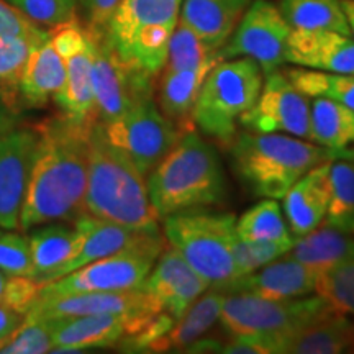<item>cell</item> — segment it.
I'll list each match as a JSON object with an SVG mask.
<instances>
[{
    "instance_id": "d6986e66",
    "label": "cell",
    "mask_w": 354,
    "mask_h": 354,
    "mask_svg": "<svg viewBox=\"0 0 354 354\" xmlns=\"http://www.w3.org/2000/svg\"><path fill=\"white\" fill-rule=\"evenodd\" d=\"M315 281L317 274L308 266L284 254L253 272L232 279L220 290L246 292L263 299H297L315 292Z\"/></svg>"
},
{
    "instance_id": "4316f807",
    "label": "cell",
    "mask_w": 354,
    "mask_h": 354,
    "mask_svg": "<svg viewBox=\"0 0 354 354\" xmlns=\"http://www.w3.org/2000/svg\"><path fill=\"white\" fill-rule=\"evenodd\" d=\"M66 79L59 92L53 97L63 113L77 120H97L92 87V46H86L64 57Z\"/></svg>"
},
{
    "instance_id": "681fc988",
    "label": "cell",
    "mask_w": 354,
    "mask_h": 354,
    "mask_svg": "<svg viewBox=\"0 0 354 354\" xmlns=\"http://www.w3.org/2000/svg\"><path fill=\"white\" fill-rule=\"evenodd\" d=\"M8 342V339H0V348H2L3 346V344H6Z\"/></svg>"
},
{
    "instance_id": "60d3db41",
    "label": "cell",
    "mask_w": 354,
    "mask_h": 354,
    "mask_svg": "<svg viewBox=\"0 0 354 354\" xmlns=\"http://www.w3.org/2000/svg\"><path fill=\"white\" fill-rule=\"evenodd\" d=\"M38 25L51 26L76 20L77 0H7Z\"/></svg>"
},
{
    "instance_id": "f907efd6",
    "label": "cell",
    "mask_w": 354,
    "mask_h": 354,
    "mask_svg": "<svg viewBox=\"0 0 354 354\" xmlns=\"http://www.w3.org/2000/svg\"><path fill=\"white\" fill-rule=\"evenodd\" d=\"M81 2H84V0H81Z\"/></svg>"
},
{
    "instance_id": "ac0fdd59",
    "label": "cell",
    "mask_w": 354,
    "mask_h": 354,
    "mask_svg": "<svg viewBox=\"0 0 354 354\" xmlns=\"http://www.w3.org/2000/svg\"><path fill=\"white\" fill-rule=\"evenodd\" d=\"M209 287V282L194 271L192 266L171 245L162 250L156 266H153L143 282V289L149 297L176 322Z\"/></svg>"
},
{
    "instance_id": "277c9868",
    "label": "cell",
    "mask_w": 354,
    "mask_h": 354,
    "mask_svg": "<svg viewBox=\"0 0 354 354\" xmlns=\"http://www.w3.org/2000/svg\"><path fill=\"white\" fill-rule=\"evenodd\" d=\"M230 151L234 171L251 192L276 201L310 169L335 159L320 145L281 133H236Z\"/></svg>"
},
{
    "instance_id": "3957f363",
    "label": "cell",
    "mask_w": 354,
    "mask_h": 354,
    "mask_svg": "<svg viewBox=\"0 0 354 354\" xmlns=\"http://www.w3.org/2000/svg\"><path fill=\"white\" fill-rule=\"evenodd\" d=\"M148 194L159 218L177 212L214 205L225 198V172L215 148L185 131L174 148L149 172Z\"/></svg>"
},
{
    "instance_id": "30bf717a",
    "label": "cell",
    "mask_w": 354,
    "mask_h": 354,
    "mask_svg": "<svg viewBox=\"0 0 354 354\" xmlns=\"http://www.w3.org/2000/svg\"><path fill=\"white\" fill-rule=\"evenodd\" d=\"M102 128L110 143L120 148L145 177L184 135L161 113L154 99L141 102L115 120L102 123Z\"/></svg>"
},
{
    "instance_id": "74e56055",
    "label": "cell",
    "mask_w": 354,
    "mask_h": 354,
    "mask_svg": "<svg viewBox=\"0 0 354 354\" xmlns=\"http://www.w3.org/2000/svg\"><path fill=\"white\" fill-rule=\"evenodd\" d=\"M53 349V322L25 317L20 328L0 348L2 354H44Z\"/></svg>"
},
{
    "instance_id": "52a82bcc",
    "label": "cell",
    "mask_w": 354,
    "mask_h": 354,
    "mask_svg": "<svg viewBox=\"0 0 354 354\" xmlns=\"http://www.w3.org/2000/svg\"><path fill=\"white\" fill-rule=\"evenodd\" d=\"M165 236L210 286L223 287L236 277L233 243L236 216L227 212L189 209L166 216Z\"/></svg>"
},
{
    "instance_id": "7a4b0ae2",
    "label": "cell",
    "mask_w": 354,
    "mask_h": 354,
    "mask_svg": "<svg viewBox=\"0 0 354 354\" xmlns=\"http://www.w3.org/2000/svg\"><path fill=\"white\" fill-rule=\"evenodd\" d=\"M82 215L131 228L159 230V216L149 201L145 176L120 148L110 143L99 120L92 127L88 141Z\"/></svg>"
},
{
    "instance_id": "44dd1931",
    "label": "cell",
    "mask_w": 354,
    "mask_h": 354,
    "mask_svg": "<svg viewBox=\"0 0 354 354\" xmlns=\"http://www.w3.org/2000/svg\"><path fill=\"white\" fill-rule=\"evenodd\" d=\"M330 165L322 162L304 174L284 197L287 223L295 238L304 236L325 221L330 202Z\"/></svg>"
},
{
    "instance_id": "484cf974",
    "label": "cell",
    "mask_w": 354,
    "mask_h": 354,
    "mask_svg": "<svg viewBox=\"0 0 354 354\" xmlns=\"http://www.w3.org/2000/svg\"><path fill=\"white\" fill-rule=\"evenodd\" d=\"M310 140L328 149L335 159L354 161V112L335 100L313 99Z\"/></svg>"
},
{
    "instance_id": "7402d4cb",
    "label": "cell",
    "mask_w": 354,
    "mask_h": 354,
    "mask_svg": "<svg viewBox=\"0 0 354 354\" xmlns=\"http://www.w3.org/2000/svg\"><path fill=\"white\" fill-rule=\"evenodd\" d=\"M66 79V64L50 39L30 53L19 82V104L41 109L53 99Z\"/></svg>"
},
{
    "instance_id": "7c38bea8",
    "label": "cell",
    "mask_w": 354,
    "mask_h": 354,
    "mask_svg": "<svg viewBox=\"0 0 354 354\" xmlns=\"http://www.w3.org/2000/svg\"><path fill=\"white\" fill-rule=\"evenodd\" d=\"M158 258V253L149 251H127L92 261L76 271L44 284L39 290V297L138 289L151 272Z\"/></svg>"
},
{
    "instance_id": "9c48e42d",
    "label": "cell",
    "mask_w": 354,
    "mask_h": 354,
    "mask_svg": "<svg viewBox=\"0 0 354 354\" xmlns=\"http://www.w3.org/2000/svg\"><path fill=\"white\" fill-rule=\"evenodd\" d=\"M92 46V87L95 117L102 123L115 120L141 102L154 99L156 77L133 68L118 56L104 28L87 26Z\"/></svg>"
},
{
    "instance_id": "6da1fadb",
    "label": "cell",
    "mask_w": 354,
    "mask_h": 354,
    "mask_svg": "<svg viewBox=\"0 0 354 354\" xmlns=\"http://www.w3.org/2000/svg\"><path fill=\"white\" fill-rule=\"evenodd\" d=\"M97 120L61 113L35 127L37 153L20 212L19 230H32L82 215L87 185L88 141Z\"/></svg>"
},
{
    "instance_id": "c3c4849f",
    "label": "cell",
    "mask_w": 354,
    "mask_h": 354,
    "mask_svg": "<svg viewBox=\"0 0 354 354\" xmlns=\"http://www.w3.org/2000/svg\"><path fill=\"white\" fill-rule=\"evenodd\" d=\"M7 279L8 276L6 272L0 271V304H2V299H3V292H6V286H7Z\"/></svg>"
},
{
    "instance_id": "2e32d148",
    "label": "cell",
    "mask_w": 354,
    "mask_h": 354,
    "mask_svg": "<svg viewBox=\"0 0 354 354\" xmlns=\"http://www.w3.org/2000/svg\"><path fill=\"white\" fill-rule=\"evenodd\" d=\"M37 143L35 128L15 127L0 136V228L19 230Z\"/></svg>"
},
{
    "instance_id": "d6a6232c",
    "label": "cell",
    "mask_w": 354,
    "mask_h": 354,
    "mask_svg": "<svg viewBox=\"0 0 354 354\" xmlns=\"http://www.w3.org/2000/svg\"><path fill=\"white\" fill-rule=\"evenodd\" d=\"M325 225L354 236V161L333 159L330 165V202Z\"/></svg>"
},
{
    "instance_id": "4fadbf2b",
    "label": "cell",
    "mask_w": 354,
    "mask_h": 354,
    "mask_svg": "<svg viewBox=\"0 0 354 354\" xmlns=\"http://www.w3.org/2000/svg\"><path fill=\"white\" fill-rule=\"evenodd\" d=\"M74 228L79 232L76 253L63 268L53 274L50 282L76 271L92 261L127 253V251H149V253L161 254L166 248L161 230L131 228L91 215L77 216Z\"/></svg>"
},
{
    "instance_id": "83f0119b",
    "label": "cell",
    "mask_w": 354,
    "mask_h": 354,
    "mask_svg": "<svg viewBox=\"0 0 354 354\" xmlns=\"http://www.w3.org/2000/svg\"><path fill=\"white\" fill-rule=\"evenodd\" d=\"M225 294L220 289H212L201 295L190 305L176 325L149 348L148 353H166L172 349L187 348L218 322Z\"/></svg>"
},
{
    "instance_id": "f1b7e54d",
    "label": "cell",
    "mask_w": 354,
    "mask_h": 354,
    "mask_svg": "<svg viewBox=\"0 0 354 354\" xmlns=\"http://www.w3.org/2000/svg\"><path fill=\"white\" fill-rule=\"evenodd\" d=\"M33 279L48 284L53 274L73 258L79 246V232L66 225H48L28 236Z\"/></svg>"
},
{
    "instance_id": "7bdbcfd3",
    "label": "cell",
    "mask_w": 354,
    "mask_h": 354,
    "mask_svg": "<svg viewBox=\"0 0 354 354\" xmlns=\"http://www.w3.org/2000/svg\"><path fill=\"white\" fill-rule=\"evenodd\" d=\"M43 284L26 276H8L2 304L15 312L26 315L32 308L35 300L38 299Z\"/></svg>"
},
{
    "instance_id": "5b68a950",
    "label": "cell",
    "mask_w": 354,
    "mask_h": 354,
    "mask_svg": "<svg viewBox=\"0 0 354 354\" xmlns=\"http://www.w3.org/2000/svg\"><path fill=\"white\" fill-rule=\"evenodd\" d=\"M183 0H120L105 32L125 63L156 77L167 63Z\"/></svg>"
},
{
    "instance_id": "e0dca14e",
    "label": "cell",
    "mask_w": 354,
    "mask_h": 354,
    "mask_svg": "<svg viewBox=\"0 0 354 354\" xmlns=\"http://www.w3.org/2000/svg\"><path fill=\"white\" fill-rule=\"evenodd\" d=\"M161 313V312H159ZM154 315L130 317L117 313H95V315L51 318L53 353H74L87 348L115 346L127 336L143 328Z\"/></svg>"
},
{
    "instance_id": "5bb4252c",
    "label": "cell",
    "mask_w": 354,
    "mask_h": 354,
    "mask_svg": "<svg viewBox=\"0 0 354 354\" xmlns=\"http://www.w3.org/2000/svg\"><path fill=\"white\" fill-rule=\"evenodd\" d=\"M254 105L241 115L240 125L253 133H289L310 140V104L282 71L266 74Z\"/></svg>"
},
{
    "instance_id": "b9f144b4",
    "label": "cell",
    "mask_w": 354,
    "mask_h": 354,
    "mask_svg": "<svg viewBox=\"0 0 354 354\" xmlns=\"http://www.w3.org/2000/svg\"><path fill=\"white\" fill-rule=\"evenodd\" d=\"M0 271L7 276L33 277L28 236L19 233H0Z\"/></svg>"
},
{
    "instance_id": "e575fe53",
    "label": "cell",
    "mask_w": 354,
    "mask_h": 354,
    "mask_svg": "<svg viewBox=\"0 0 354 354\" xmlns=\"http://www.w3.org/2000/svg\"><path fill=\"white\" fill-rule=\"evenodd\" d=\"M220 61L218 50L203 41L185 21L179 19L172 32L165 68L174 71L212 69Z\"/></svg>"
},
{
    "instance_id": "836d02e7",
    "label": "cell",
    "mask_w": 354,
    "mask_h": 354,
    "mask_svg": "<svg viewBox=\"0 0 354 354\" xmlns=\"http://www.w3.org/2000/svg\"><path fill=\"white\" fill-rule=\"evenodd\" d=\"M236 234L243 241L284 243L295 240L289 233L276 198H264L236 220Z\"/></svg>"
},
{
    "instance_id": "ab89813d",
    "label": "cell",
    "mask_w": 354,
    "mask_h": 354,
    "mask_svg": "<svg viewBox=\"0 0 354 354\" xmlns=\"http://www.w3.org/2000/svg\"><path fill=\"white\" fill-rule=\"evenodd\" d=\"M295 240L284 243H251L243 241L236 236L233 243V261L236 269V277L245 276L263 268V266L272 263L274 259L287 254L294 246Z\"/></svg>"
},
{
    "instance_id": "9a60e30c",
    "label": "cell",
    "mask_w": 354,
    "mask_h": 354,
    "mask_svg": "<svg viewBox=\"0 0 354 354\" xmlns=\"http://www.w3.org/2000/svg\"><path fill=\"white\" fill-rule=\"evenodd\" d=\"M162 312L156 302L143 289L113 290V292H82V294L53 295L35 300L25 317L63 318L95 315V313H117V315L145 317Z\"/></svg>"
},
{
    "instance_id": "ffe728a7",
    "label": "cell",
    "mask_w": 354,
    "mask_h": 354,
    "mask_svg": "<svg viewBox=\"0 0 354 354\" xmlns=\"http://www.w3.org/2000/svg\"><path fill=\"white\" fill-rule=\"evenodd\" d=\"M286 63L336 74H354V38L330 30H292Z\"/></svg>"
},
{
    "instance_id": "d590c367",
    "label": "cell",
    "mask_w": 354,
    "mask_h": 354,
    "mask_svg": "<svg viewBox=\"0 0 354 354\" xmlns=\"http://www.w3.org/2000/svg\"><path fill=\"white\" fill-rule=\"evenodd\" d=\"M315 292L336 312L354 315V256L317 274Z\"/></svg>"
},
{
    "instance_id": "8992f818",
    "label": "cell",
    "mask_w": 354,
    "mask_h": 354,
    "mask_svg": "<svg viewBox=\"0 0 354 354\" xmlns=\"http://www.w3.org/2000/svg\"><path fill=\"white\" fill-rule=\"evenodd\" d=\"M263 71L251 57H232L215 64L203 79L194 107V125L221 148H230L241 115L258 100Z\"/></svg>"
},
{
    "instance_id": "4dcf8cb0",
    "label": "cell",
    "mask_w": 354,
    "mask_h": 354,
    "mask_svg": "<svg viewBox=\"0 0 354 354\" xmlns=\"http://www.w3.org/2000/svg\"><path fill=\"white\" fill-rule=\"evenodd\" d=\"M279 10L292 30H330L351 37L342 0H281Z\"/></svg>"
},
{
    "instance_id": "ba28073f",
    "label": "cell",
    "mask_w": 354,
    "mask_h": 354,
    "mask_svg": "<svg viewBox=\"0 0 354 354\" xmlns=\"http://www.w3.org/2000/svg\"><path fill=\"white\" fill-rule=\"evenodd\" d=\"M336 312L322 297L263 299L246 292L225 294L220 323L230 336H263L271 342L272 353L279 343Z\"/></svg>"
},
{
    "instance_id": "603a6c76",
    "label": "cell",
    "mask_w": 354,
    "mask_h": 354,
    "mask_svg": "<svg viewBox=\"0 0 354 354\" xmlns=\"http://www.w3.org/2000/svg\"><path fill=\"white\" fill-rule=\"evenodd\" d=\"M250 3L251 0H184L179 19L203 41L220 50Z\"/></svg>"
},
{
    "instance_id": "d4e9b609",
    "label": "cell",
    "mask_w": 354,
    "mask_h": 354,
    "mask_svg": "<svg viewBox=\"0 0 354 354\" xmlns=\"http://www.w3.org/2000/svg\"><path fill=\"white\" fill-rule=\"evenodd\" d=\"M354 351V323L333 312L279 343L281 354H339Z\"/></svg>"
},
{
    "instance_id": "1f68e13d",
    "label": "cell",
    "mask_w": 354,
    "mask_h": 354,
    "mask_svg": "<svg viewBox=\"0 0 354 354\" xmlns=\"http://www.w3.org/2000/svg\"><path fill=\"white\" fill-rule=\"evenodd\" d=\"M297 91L310 99H330L354 112V74H336L325 71L290 68L282 71Z\"/></svg>"
},
{
    "instance_id": "f35d334b",
    "label": "cell",
    "mask_w": 354,
    "mask_h": 354,
    "mask_svg": "<svg viewBox=\"0 0 354 354\" xmlns=\"http://www.w3.org/2000/svg\"><path fill=\"white\" fill-rule=\"evenodd\" d=\"M50 39V32L25 15L7 0H0V41H25L39 46Z\"/></svg>"
},
{
    "instance_id": "ee69618b",
    "label": "cell",
    "mask_w": 354,
    "mask_h": 354,
    "mask_svg": "<svg viewBox=\"0 0 354 354\" xmlns=\"http://www.w3.org/2000/svg\"><path fill=\"white\" fill-rule=\"evenodd\" d=\"M120 0H84L82 6L87 12V26L104 28Z\"/></svg>"
},
{
    "instance_id": "8fae6325",
    "label": "cell",
    "mask_w": 354,
    "mask_h": 354,
    "mask_svg": "<svg viewBox=\"0 0 354 354\" xmlns=\"http://www.w3.org/2000/svg\"><path fill=\"white\" fill-rule=\"evenodd\" d=\"M292 28L279 7L268 0H253L220 48V57H251L264 74L277 71L286 63V46Z\"/></svg>"
},
{
    "instance_id": "7dc6e473",
    "label": "cell",
    "mask_w": 354,
    "mask_h": 354,
    "mask_svg": "<svg viewBox=\"0 0 354 354\" xmlns=\"http://www.w3.org/2000/svg\"><path fill=\"white\" fill-rule=\"evenodd\" d=\"M342 7L346 15L349 30H351V37L354 38V0H342Z\"/></svg>"
},
{
    "instance_id": "f546056e",
    "label": "cell",
    "mask_w": 354,
    "mask_h": 354,
    "mask_svg": "<svg viewBox=\"0 0 354 354\" xmlns=\"http://www.w3.org/2000/svg\"><path fill=\"white\" fill-rule=\"evenodd\" d=\"M287 254L308 266L315 274H320L331 266L353 258L354 236L325 225L295 238L294 246Z\"/></svg>"
},
{
    "instance_id": "cb8c5ba5",
    "label": "cell",
    "mask_w": 354,
    "mask_h": 354,
    "mask_svg": "<svg viewBox=\"0 0 354 354\" xmlns=\"http://www.w3.org/2000/svg\"><path fill=\"white\" fill-rule=\"evenodd\" d=\"M210 69H162L158 86V109L180 133L194 130V107Z\"/></svg>"
},
{
    "instance_id": "f6af8a7d",
    "label": "cell",
    "mask_w": 354,
    "mask_h": 354,
    "mask_svg": "<svg viewBox=\"0 0 354 354\" xmlns=\"http://www.w3.org/2000/svg\"><path fill=\"white\" fill-rule=\"evenodd\" d=\"M25 315L0 304V339H10L12 335L20 328Z\"/></svg>"
},
{
    "instance_id": "816d5d0a",
    "label": "cell",
    "mask_w": 354,
    "mask_h": 354,
    "mask_svg": "<svg viewBox=\"0 0 354 354\" xmlns=\"http://www.w3.org/2000/svg\"><path fill=\"white\" fill-rule=\"evenodd\" d=\"M0 233H2V232H0Z\"/></svg>"
},
{
    "instance_id": "bcb514c9",
    "label": "cell",
    "mask_w": 354,
    "mask_h": 354,
    "mask_svg": "<svg viewBox=\"0 0 354 354\" xmlns=\"http://www.w3.org/2000/svg\"><path fill=\"white\" fill-rule=\"evenodd\" d=\"M19 113H20L19 110L10 107V105L0 97V136L17 127L15 123H17V118H19Z\"/></svg>"
},
{
    "instance_id": "8d00e7d4",
    "label": "cell",
    "mask_w": 354,
    "mask_h": 354,
    "mask_svg": "<svg viewBox=\"0 0 354 354\" xmlns=\"http://www.w3.org/2000/svg\"><path fill=\"white\" fill-rule=\"evenodd\" d=\"M35 48L25 41H0V97L19 112V82Z\"/></svg>"
}]
</instances>
